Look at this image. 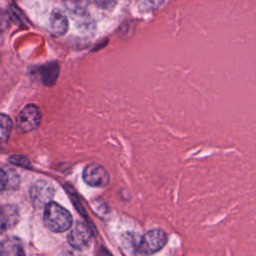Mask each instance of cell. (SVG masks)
I'll use <instances>...</instances> for the list:
<instances>
[{"label": "cell", "instance_id": "6da1fadb", "mask_svg": "<svg viewBox=\"0 0 256 256\" xmlns=\"http://www.w3.org/2000/svg\"><path fill=\"white\" fill-rule=\"evenodd\" d=\"M44 223L53 232H64L72 226L70 212L56 202H50L44 209Z\"/></svg>", "mask_w": 256, "mask_h": 256}, {"label": "cell", "instance_id": "7a4b0ae2", "mask_svg": "<svg viewBox=\"0 0 256 256\" xmlns=\"http://www.w3.org/2000/svg\"><path fill=\"white\" fill-rule=\"evenodd\" d=\"M167 242V235L162 229L148 231L137 243V251L144 255H150L161 250Z\"/></svg>", "mask_w": 256, "mask_h": 256}, {"label": "cell", "instance_id": "3957f363", "mask_svg": "<svg viewBox=\"0 0 256 256\" xmlns=\"http://www.w3.org/2000/svg\"><path fill=\"white\" fill-rule=\"evenodd\" d=\"M41 123V112L35 104H27L17 116L18 127L23 132H30L37 129Z\"/></svg>", "mask_w": 256, "mask_h": 256}, {"label": "cell", "instance_id": "277c9868", "mask_svg": "<svg viewBox=\"0 0 256 256\" xmlns=\"http://www.w3.org/2000/svg\"><path fill=\"white\" fill-rule=\"evenodd\" d=\"M68 242L77 250L88 248L92 242V232L88 225L84 222H77L68 234Z\"/></svg>", "mask_w": 256, "mask_h": 256}, {"label": "cell", "instance_id": "5b68a950", "mask_svg": "<svg viewBox=\"0 0 256 256\" xmlns=\"http://www.w3.org/2000/svg\"><path fill=\"white\" fill-rule=\"evenodd\" d=\"M83 180L93 187H105L110 181V175L102 165L91 163L83 170Z\"/></svg>", "mask_w": 256, "mask_h": 256}, {"label": "cell", "instance_id": "8992f818", "mask_svg": "<svg viewBox=\"0 0 256 256\" xmlns=\"http://www.w3.org/2000/svg\"><path fill=\"white\" fill-rule=\"evenodd\" d=\"M54 196L53 185L46 180L36 181L30 188V197L35 206H46Z\"/></svg>", "mask_w": 256, "mask_h": 256}, {"label": "cell", "instance_id": "52a82bcc", "mask_svg": "<svg viewBox=\"0 0 256 256\" xmlns=\"http://www.w3.org/2000/svg\"><path fill=\"white\" fill-rule=\"evenodd\" d=\"M49 19L50 27L54 34L61 36L67 33L69 29V20L65 12L59 8H55L52 10Z\"/></svg>", "mask_w": 256, "mask_h": 256}, {"label": "cell", "instance_id": "ba28073f", "mask_svg": "<svg viewBox=\"0 0 256 256\" xmlns=\"http://www.w3.org/2000/svg\"><path fill=\"white\" fill-rule=\"evenodd\" d=\"M0 256H25L22 242L16 237H7L0 245Z\"/></svg>", "mask_w": 256, "mask_h": 256}, {"label": "cell", "instance_id": "9c48e42d", "mask_svg": "<svg viewBox=\"0 0 256 256\" xmlns=\"http://www.w3.org/2000/svg\"><path fill=\"white\" fill-rule=\"evenodd\" d=\"M19 220V212L17 207L13 205H4L1 208V228L9 229L14 227Z\"/></svg>", "mask_w": 256, "mask_h": 256}, {"label": "cell", "instance_id": "30bf717a", "mask_svg": "<svg viewBox=\"0 0 256 256\" xmlns=\"http://www.w3.org/2000/svg\"><path fill=\"white\" fill-rule=\"evenodd\" d=\"M19 184V176L13 170H1V189H14Z\"/></svg>", "mask_w": 256, "mask_h": 256}, {"label": "cell", "instance_id": "8fae6325", "mask_svg": "<svg viewBox=\"0 0 256 256\" xmlns=\"http://www.w3.org/2000/svg\"><path fill=\"white\" fill-rule=\"evenodd\" d=\"M12 127H13L12 119L8 115L2 113L1 114V138L3 141H6L9 138Z\"/></svg>", "mask_w": 256, "mask_h": 256}, {"label": "cell", "instance_id": "7c38bea8", "mask_svg": "<svg viewBox=\"0 0 256 256\" xmlns=\"http://www.w3.org/2000/svg\"><path fill=\"white\" fill-rule=\"evenodd\" d=\"M9 162L14 164V165H17V166H21V167H30V161L29 159L24 156V155H20V154H15V155H12L10 158H9Z\"/></svg>", "mask_w": 256, "mask_h": 256}, {"label": "cell", "instance_id": "4fadbf2b", "mask_svg": "<svg viewBox=\"0 0 256 256\" xmlns=\"http://www.w3.org/2000/svg\"><path fill=\"white\" fill-rule=\"evenodd\" d=\"M163 0H142V4L147 9H154L161 5Z\"/></svg>", "mask_w": 256, "mask_h": 256}, {"label": "cell", "instance_id": "5bb4252c", "mask_svg": "<svg viewBox=\"0 0 256 256\" xmlns=\"http://www.w3.org/2000/svg\"><path fill=\"white\" fill-rule=\"evenodd\" d=\"M97 256H113L105 247H101L97 253Z\"/></svg>", "mask_w": 256, "mask_h": 256}]
</instances>
